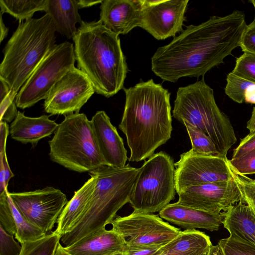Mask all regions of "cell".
<instances>
[{
	"mask_svg": "<svg viewBox=\"0 0 255 255\" xmlns=\"http://www.w3.org/2000/svg\"><path fill=\"white\" fill-rule=\"evenodd\" d=\"M111 224L124 238L128 248L163 246L181 231L157 215L134 211L128 216L116 217Z\"/></svg>",
	"mask_w": 255,
	"mask_h": 255,
	"instance_id": "30bf717a",
	"label": "cell"
},
{
	"mask_svg": "<svg viewBox=\"0 0 255 255\" xmlns=\"http://www.w3.org/2000/svg\"><path fill=\"white\" fill-rule=\"evenodd\" d=\"M249 1L253 4V5H254L255 9V0H250Z\"/></svg>",
	"mask_w": 255,
	"mask_h": 255,
	"instance_id": "bcb514c9",
	"label": "cell"
},
{
	"mask_svg": "<svg viewBox=\"0 0 255 255\" xmlns=\"http://www.w3.org/2000/svg\"><path fill=\"white\" fill-rule=\"evenodd\" d=\"M124 255L123 254H115V255Z\"/></svg>",
	"mask_w": 255,
	"mask_h": 255,
	"instance_id": "c3c4849f",
	"label": "cell"
},
{
	"mask_svg": "<svg viewBox=\"0 0 255 255\" xmlns=\"http://www.w3.org/2000/svg\"><path fill=\"white\" fill-rule=\"evenodd\" d=\"M51 160L75 172L107 165L100 151L91 121L83 113L65 116L48 142Z\"/></svg>",
	"mask_w": 255,
	"mask_h": 255,
	"instance_id": "52a82bcc",
	"label": "cell"
},
{
	"mask_svg": "<svg viewBox=\"0 0 255 255\" xmlns=\"http://www.w3.org/2000/svg\"><path fill=\"white\" fill-rule=\"evenodd\" d=\"M255 149V132L249 133L241 140L239 145L234 150L232 158H236Z\"/></svg>",
	"mask_w": 255,
	"mask_h": 255,
	"instance_id": "8d00e7d4",
	"label": "cell"
},
{
	"mask_svg": "<svg viewBox=\"0 0 255 255\" xmlns=\"http://www.w3.org/2000/svg\"><path fill=\"white\" fill-rule=\"evenodd\" d=\"M49 117L46 115L29 117L18 111L9 126L11 137L23 144L29 143L36 145L40 139L54 132L58 126Z\"/></svg>",
	"mask_w": 255,
	"mask_h": 255,
	"instance_id": "44dd1931",
	"label": "cell"
},
{
	"mask_svg": "<svg viewBox=\"0 0 255 255\" xmlns=\"http://www.w3.org/2000/svg\"><path fill=\"white\" fill-rule=\"evenodd\" d=\"M142 0H104L100 21L115 33L126 34L139 25Z\"/></svg>",
	"mask_w": 255,
	"mask_h": 255,
	"instance_id": "e0dca14e",
	"label": "cell"
},
{
	"mask_svg": "<svg viewBox=\"0 0 255 255\" xmlns=\"http://www.w3.org/2000/svg\"><path fill=\"white\" fill-rule=\"evenodd\" d=\"M95 92L86 75L75 67L52 88L44 100V110L52 115L79 113Z\"/></svg>",
	"mask_w": 255,
	"mask_h": 255,
	"instance_id": "4fadbf2b",
	"label": "cell"
},
{
	"mask_svg": "<svg viewBox=\"0 0 255 255\" xmlns=\"http://www.w3.org/2000/svg\"><path fill=\"white\" fill-rule=\"evenodd\" d=\"M230 167L233 178L237 183L241 192V200L247 204L255 214V180L237 173Z\"/></svg>",
	"mask_w": 255,
	"mask_h": 255,
	"instance_id": "4dcf8cb0",
	"label": "cell"
},
{
	"mask_svg": "<svg viewBox=\"0 0 255 255\" xmlns=\"http://www.w3.org/2000/svg\"><path fill=\"white\" fill-rule=\"evenodd\" d=\"M2 13L0 12V42L3 40L4 38H5L8 33V28L5 25L4 22L2 20Z\"/></svg>",
	"mask_w": 255,
	"mask_h": 255,
	"instance_id": "7bdbcfd3",
	"label": "cell"
},
{
	"mask_svg": "<svg viewBox=\"0 0 255 255\" xmlns=\"http://www.w3.org/2000/svg\"><path fill=\"white\" fill-rule=\"evenodd\" d=\"M188 0H142L139 27L157 40L181 32Z\"/></svg>",
	"mask_w": 255,
	"mask_h": 255,
	"instance_id": "5bb4252c",
	"label": "cell"
},
{
	"mask_svg": "<svg viewBox=\"0 0 255 255\" xmlns=\"http://www.w3.org/2000/svg\"><path fill=\"white\" fill-rule=\"evenodd\" d=\"M119 36L98 20L84 21L73 38L78 69L106 98L124 88L128 72Z\"/></svg>",
	"mask_w": 255,
	"mask_h": 255,
	"instance_id": "3957f363",
	"label": "cell"
},
{
	"mask_svg": "<svg viewBox=\"0 0 255 255\" xmlns=\"http://www.w3.org/2000/svg\"><path fill=\"white\" fill-rule=\"evenodd\" d=\"M227 157L184 152L174 163L175 185L178 194L188 186L233 179Z\"/></svg>",
	"mask_w": 255,
	"mask_h": 255,
	"instance_id": "7c38bea8",
	"label": "cell"
},
{
	"mask_svg": "<svg viewBox=\"0 0 255 255\" xmlns=\"http://www.w3.org/2000/svg\"><path fill=\"white\" fill-rule=\"evenodd\" d=\"M175 167L172 158L160 151L140 167L129 203L134 211L153 214L160 211L175 198Z\"/></svg>",
	"mask_w": 255,
	"mask_h": 255,
	"instance_id": "ba28073f",
	"label": "cell"
},
{
	"mask_svg": "<svg viewBox=\"0 0 255 255\" xmlns=\"http://www.w3.org/2000/svg\"><path fill=\"white\" fill-rule=\"evenodd\" d=\"M64 248L71 255H113L124 254L127 246L119 233L104 228Z\"/></svg>",
	"mask_w": 255,
	"mask_h": 255,
	"instance_id": "d6986e66",
	"label": "cell"
},
{
	"mask_svg": "<svg viewBox=\"0 0 255 255\" xmlns=\"http://www.w3.org/2000/svg\"><path fill=\"white\" fill-rule=\"evenodd\" d=\"M209 252V251H208ZM208 252L204 253L200 255H208Z\"/></svg>",
	"mask_w": 255,
	"mask_h": 255,
	"instance_id": "7dc6e473",
	"label": "cell"
},
{
	"mask_svg": "<svg viewBox=\"0 0 255 255\" xmlns=\"http://www.w3.org/2000/svg\"><path fill=\"white\" fill-rule=\"evenodd\" d=\"M223 255H255V245L231 236L218 244Z\"/></svg>",
	"mask_w": 255,
	"mask_h": 255,
	"instance_id": "1f68e13d",
	"label": "cell"
},
{
	"mask_svg": "<svg viewBox=\"0 0 255 255\" xmlns=\"http://www.w3.org/2000/svg\"><path fill=\"white\" fill-rule=\"evenodd\" d=\"M56 31L49 15L19 22L7 42L0 65V78L17 94L34 70L56 45Z\"/></svg>",
	"mask_w": 255,
	"mask_h": 255,
	"instance_id": "5b68a950",
	"label": "cell"
},
{
	"mask_svg": "<svg viewBox=\"0 0 255 255\" xmlns=\"http://www.w3.org/2000/svg\"><path fill=\"white\" fill-rule=\"evenodd\" d=\"M162 246L128 248L124 255H160Z\"/></svg>",
	"mask_w": 255,
	"mask_h": 255,
	"instance_id": "74e56055",
	"label": "cell"
},
{
	"mask_svg": "<svg viewBox=\"0 0 255 255\" xmlns=\"http://www.w3.org/2000/svg\"><path fill=\"white\" fill-rule=\"evenodd\" d=\"M101 154L107 165L121 167L126 165L127 151L123 138L104 111L96 113L90 120Z\"/></svg>",
	"mask_w": 255,
	"mask_h": 255,
	"instance_id": "2e32d148",
	"label": "cell"
},
{
	"mask_svg": "<svg viewBox=\"0 0 255 255\" xmlns=\"http://www.w3.org/2000/svg\"><path fill=\"white\" fill-rule=\"evenodd\" d=\"M208 255H223L218 245H212L208 252Z\"/></svg>",
	"mask_w": 255,
	"mask_h": 255,
	"instance_id": "ee69618b",
	"label": "cell"
},
{
	"mask_svg": "<svg viewBox=\"0 0 255 255\" xmlns=\"http://www.w3.org/2000/svg\"><path fill=\"white\" fill-rule=\"evenodd\" d=\"M7 189L0 194V225L9 234L15 236L20 244L37 240L45 235L31 224L17 209Z\"/></svg>",
	"mask_w": 255,
	"mask_h": 255,
	"instance_id": "ffe728a7",
	"label": "cell"
},
{
	"mask_svg": "<svg viewBox=\"0 0 255 255\" xmlns=\"http://www.w3.org/2000/svg\"><path fill=\"white\" fill-rule=\"evenodd\" d=\"M83 185L75 192L58 218L57 228L54 231L61 237L69 233L85 212L96 184V178L90 175Z\"/></svg>",
	"mask_w": 255,
	"mask_h": 255,
	"instance_id": "603a6c76",
	"label": "cell"
},
{
	"mask_svg": "<svg viewBox=\"0 0 255 255\" xmlns=\"http://www.w3.org/2000/svg\"><path fill=\"white\" fill-rule=\"evenodd\" d=\"M9 133V127L7 123L0 121V153L6 152V143Z\"/></svg>",
	"mask_w": 255,
	"mask_h": 255,
	"instance_id": "f35d334b",
	"label": "cell"
},
{
	"mask_svg": "<svg viewBox=\"0 0 255 255\" xmlns=\"http://www.w3.org/2000/svg\"><path fill=\"white\" fill-rule=\"evenodd\" d=\"M240 47L244 52L255 54V17L247 24L241 36Z\"/></svg>",
	"mask_w": 255,
	"mask_h": 255,
	"instance_id": "d590c367",
	"label": "cell"
},
{
	"mask_svg": "<svg viewBox=\"0 0 255 255\" xmlns=\"http://www.w3.org/2000/svg\"><path fill=\"white\" fill-rule=\"evenodd\" d=\"M225 88L226 94L233 101L241 104H255V83L232 72L228 74Z\"/></svg>",
	"mask_w": 255,
	"mask_h": 255,
	"instance_id": "4316f807",
	"label": "cell"
},
{
	"mask_svg": "<svg viewBox=\"0 0 255 255\" xmlns=\"http://www.w3.org/2000/svg\"><path fill=\"white\" fill-rule=\"evenodd\" d=\"M179 204L214 213L226 211L241 199L233 179L186 187L178 194Z\"/></svg>",
	"mask_w": 255,
	"mask_h": 255,
	"instance_id": "9a60e30c",
	"label": "cell"
},
{
	"mask_svg": "<svg viewBox=\"0 0 255 255\" xmlns=\"http://www.w3.org/2000/svg\"><path fill=\"white\" fill-rule=\"evenodd\" d=\"M21 246L0 225V255H19Z\"/></svg>",
	"mask_w": 255,
	"mask_h": 255,
	"instance_id": "e575fe53",
	"label": "cell"
},
{
	"mask_svg": "<svg viewBox=\"0 0 255 255\" xmlns=\"http://www.w3.org/2000/svg\"><path fill=\"white\" fill-rule=\"evenodd\" d=\"M0 163L2 164L5 172V184L7 187L9 180L14 176V174L11 171L6 152L0 153Z\"/></svg>",
	"mask_w": 255,
	"mask_h": 255,
	"instance_id": "ab89813d",
	"label": "cell"
},
{
	"mask_svg": "<svg viewBox=\"0 0 255 255\" xmlns=\"http://www.w3.org/2000/svg\"><path fill=\"white\" fill-rule=\"evenodd\" d=\"M246 25L244 12L237 10L190 25L156 50L151 57V70L163 81L170 82L184 77L204 76L240 46Z\"/></svg>",
	"mask_w": 255,
	"mask_h": 255,
	"instance_id": "6da1fadb",
	"label": "cell"
},
{
	"mask_svg": "<svg viewBox=\"0 0 255 255\" xmlns=\"http://www.w3.org/2000/svg\"><path fill=\"white\" fill-rule=\"evenodd\" d=\"M212 246L209 236L197 230H185L162 247L160 255H200Z\"/></svg>",
	"mask_w": 255,
	"mask_h": 255,
	"instance_id": "d4e9b609",
	"label": "cell"
},
{
	"mask_svg": "<svg viewBox=\"0 0 255 255\" xmlns=\"http://www.w3.org/2000/svg\"><path fill=\"white\" fill-rule=\"evenodd\" d=\"M228 162L238 173L244 175L255 174V149L239 157L232 158Z\"/></svg>",
	"mask_w": 255,
	"mask_h": 255,
	"instance_id": "836d02e7",
	"label": "cell"
},
{
	"mask_svg": "<svg viewBox=\"0 0 255 255\" xmlns=\"http://www.w3.org/2000/svg\"><path fill=\"white\" fill-rule=\"evenodd\" d=\"M47 0H0V12L7 13L19 22L32 18L38 11H45Z\"/></svg>",
	"mask_w": 255,
	"mask_h": 255,
	"instance_id": "484cf974",
	"label": "cell"
},
{
	"mask_svg": "<svg viewBox=\"0 0 255 255\" xmlns=\"http://www.w3.org/2000/svg\"><path fill=\"white\" fill-rule=\"evenodd\" d=\"M8 194L26 220L45 235L52 232L68 202L63 192L50 186L31 191L9 192Z\"/></svg>",
	"mask_w": 255,
	"mask_h": 255,
	"instance_id": "8fae6325",
	"label": "cell"
},
{
	"mask_svg": "<svg viewBox=\"0 0 255 255\" xmlns=\"http://www.w3.org/2000/svg\"><path fill=\"white\" fill-rule=\"evenodd\" d=\"M126 102L119 128L130 150L128 160L149 158L171 137L170 93L151 79L124 88Z\"/></svg>",
	"mask_w": 255,
	"mask_h": 255,
	"instance_id": "7a4b0ae2",
	"label": "cell"
},
{
	"mask_svg": "<svg viewBox=\"0 0 255 255\" xmlns=\"http://www.w3.org/2000/svg\"><path fill=\"white\" fill-rule=\"evenodd\" d=\"M222 214L230 236L255 245V214L247 204L240 200Z\"/></svg>",
	"mask_w": 255,
	"mask_h": 255,
	"instance_id": "7402d4cb",
	"label": "cell"
},
{
	"mask_svg": "<svg viewBox=\"0 0 255 255\" xmlns=\"http://www.w3.org/2000/svg\"><path fill=\"white\" fill-rule=\"evenodd\" d=\"M183 124L186 127L191 140L192 151L202 155L224 157L219 152L215 143L208 135L187 122Z\"/></svg>",
	"mask_w": 255,
	"mask_h": 255,
	"instance_id": "f1b7e54d",
	"label": "cell"
},
{
	"mask_svg": "<svg viewBox=\"0 0 255 255\" xmlns=\"http://www.w3.org/2000/svg\"><path fill=\"white\" fill-rule=\"evenodd\" d=\"M74 46L68 41L56 44L37 66L17 94V107L30 108L45 99L53 86L75 67Z\"/></svg>",
	"mask_w": 255,
	"mask_h": 255,
	"instance_id": "9c48e42d",
	"label": "cell"
},
{
	"mask_svg": "<svg viewBox=\"0 0 255 255\" xmlns=\"http://www.w3.org/2000/svg\"><path fill=\"white\" fill-rule=\"evenodd\" d=\"M162 219L185 230L203 229L217 231L222 224L223 216L185 206L177 202L169 203L159 212Z\"/></svg>",
	"mask_w": 255,
	"mask_h": 255,
	"instance_id": "ac0fdd59",
	"label": "cell"
},
{
	"mask_svg": "<svg viewBox=\"0 0 255 255\" xmlns=\"http://www.w3.org/2000/svg\"><path fill=\"white\" fill-rule=\"evenodd\" d=\"M139 170L127 164L121 167L105 165L89 172L96 178L94 190L83 216L72 231L62 237L65 247L111 223L118 211L129 203Z\"/></svg>",
	"mask_w": 255,
	"mask_h": 255,
	"instance_id": "277c9868",
	"label": "cell"
},
{
	"mask_svg": "<svg viewBox=\"0 0 255 255\" xmlns=\"http://www.w3.org/2000/svg\"><path fill=\"white\" fill-rule=\"evenodd\" d=\"M76 0H47L45 13L49 15L56 32L68 39L77 33V23L82 21Z\"/></svg>",
	"mask_w": 255,
	"mask_h": 255,
	"instance_id": "cb8c5ba5",
	"label": "cell"
},
{
	"mask_svg": "<svg viewBox=\"0 0 255 255\" xmlns=\"http://www.w3.org/2000/svg\"><path fill=\"white\" fill-rule=\"evenodd\" d=\"M172 114L177 121L187 122L208 135L225 157L237 141L229 119L218 107L213 90L204 78L178 88Z\"/></svg>",
	"mask_w": 255,
	"mask_h": 255,
	"instance_id": "8992f818",
	"label": "cell"
},
{
	"mask_svg": "<svg viewBox=\"0 0 255 255\" xmlns=\"http://www.w3.org/2000/svg\"><path fill=\"white\" fill-rule=\"evenodd\" d=\"M61 237L55 231L37 240L20 244L19 255H55Z\"/></svg>",
	"mask_w": 255,
	"mask_h": 255,
	"instance_id": "83f0119b",
	"label": "cell"
},
{
	"mask_svg": "<svg viewBox=\"0 0 255 255\" xmlns=\"http://www.w3.org/2000/svg\"><path fill=\"white\" fill-rule=\"evenodd\" d=\"M247 128L250 133L255 132V107L253 108L251 117L247 122Z\"/></svg>",
	"mask_w": 255,
	"mask_h": 255,
	"instance_id": "b9f144b4",
	"label": "cell"
},
{
	"mask_svg": "<svg viewBox=\"0 0 255 255\" xmlns=\"http://www.w3.org/2000/svg\"><path fill=\"white\" fill-rule=\"evenodd\" d=\"M232 72L255 83V54L244 52L236 59Z\"/></svg>",
	"mask_w": 255,
	"mask_h": 255,
	"instance_id": "d6a6232c",
	"label": "cell"
},
{
	"mask_svg": "<svg viewBox=\"0 0 255 255\" xmlns=\"http://www.w3.org/2000/svg\"><path fill=\"white\" fill-rule=\"evenodd\" d=\"M16 95L11 92L6 82L0 78V121L10 122L16 117L18 112L15 102Z\"/></svg>",
	"mask_w": 255,
	"mask_h": 255,
	"instance_id": "f546056e",
	"label": "cell"
},
{
	"mask_svg": "<svg viewBox=\"0 0 255 255\" xmlns=\"http://www.w3.org/2000/svg\"><path fill=\"white\" fill-rule=\"evenodd\" d=\"M55 255H71L64 249V247L59 243L58 245Z\"/></svg>",
	"mask_w": 255,
	"mask_h": 255,
	"instance_id": "f6af8a7d",
	"label": "cell"
},
{
	"mask_svg": "<svg viewBox=\"0 0 255 255\" xmlns=\"http://www.w3.org/2000/svg\"><path fill=\"white\" fill-rule=\"evenodd\" d=\"M79 9L101 3L103 0H76Z\"/></svg>",
	"mask_w": 255,
	"mask_h": 255,
	"instance_id": "60d3db41",
	"label": "cell"
}]
</instances>
